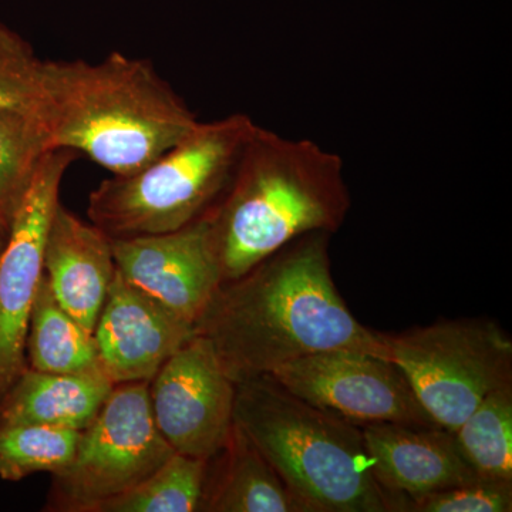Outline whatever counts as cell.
<instances>
[{
	"label": "cell",
	"mask_w": 512,
	"mask_h": 512,
	"mask_svg": "<svg viewBox=\"0 0 512 512\" xmlns=\"http://www.w3.org/2000/svg\"><path fill=\"white\" fill-rule=\"evenodd\" d=\"M330 234L312 232L225 282L195 326L235 383L328 350L389 359L384 333L350 312L333 282Z\"/></svg>",
	"instance_id": "cell-1"
},
{
	"label": "cell",
	"mask_w": 512,
	"mask_h": 512,
	"mask_svg": "<svg viewBox=\"0 0 512 512\" xmlns=\"http://www.w3.org/2000/svg\"><path fill=\"white\" fill-rule=\"evenodd\" d=\"M35 111L49 150L84 154L111 175L140 171L200 123L153 62L43 60Z\"/></svg>",
	"instance_id": "cell-2"
},
{
	"label": "cell",
	"mask_w": 512,
	"mask_h": 512,
	"mask_svg": "<svg viewBox=\"0 0 512 512\" xmlns=\"http://www.w3.org/2000/svg\"><path fill=\"white\" fill-rule=\"evenodd\" d=\"M349 210L338 154L256 124L227 190L204 215L222 284L303 235L335 234Z\"/></svg>",
	"instance_id": "cell-3"
},
{
	"label": "cell",
	"mask_w": 512,
	"mask_h": 512,
	"mask_svg": "<svg viewBox=\"0 0 512 512\" xmlns=\"http://www.w3.org/2000/svg\"><path fill=\"white\" fill-rule=\"evenodd\" d=\"M234 421L309 512H407L377 483L362 427L271 376L237 383Z\"/></svg>",
	"instance_id": "cell-4"
},
{
	"label": "cell",
	"mask_w": 512,
	"mask_h": 512,
	"mask_svg": "<svg viewBox=\"0 0 512 512\" xmlns=\"http://www.w3.org/2000/svg\"><path fill=\"white\" fill-rule=\"evenodd\" d=\"M255 126L244 113L200 121L147 167L101 181L87 217L111 239L165 234L200 220L227 190Z\"/></svg>",
	"instance_id": "cell-5"
},
{
	"label": "cell",
	"mask_w": 512,
	"mask_h": 512,
	"mask_svg": "<svg viewBox=\"0 0 512 512\" xmlns=\"http://www.w3.org/2000/svg\"><path fill=\"white\" fill-rule=\"evenodd\" d=\"M384 340L424 409L453 433L488 394L512 386V340L493 320H440Z\"/></svg>",
	"instance_id": "cell-6"
},
{
	"label": "cell",
	"mask_w": 512,
	"mask_h": 512,
	"mask_svg": "<svg viewBox=\"0 0 512 512\" xmlns=\"http://www.w3.org/2000/svg\"><path fill=\"white\" fill-rule=\"evenodd\" d=\"M174 454L151 413L148 382L116 384L80 434L72 463L53 476L50 507L92 512L146 480Z\"/></svg>",
	"instance_id": "cell-7"
},
{
	"label": "cell",
	"mask_w": 512,
	"mask_h": 512,
	"mask_svg": "<svg viewBox=\"0 0 512 512\" xmlns=\"http://www.w3.org/2000/svg\"><path fill=\"white\" fill-rule=\"evenodd\" d=\"M268 376L305 402L357 426L441 427L424 409L403 370L386 357L328 350L285 363Z\"/></svg>",
	"instance_id": "cell-8"
},
{
	"label": "cell",
	"mask_w": 512,
	"mask_h": 512,
	"mask_svg": "<svg viewBox=\"0 0 512 512\" xmlns=\"http://www.w3.org/2000/svg\"><path fill=\"white\" fill-rule=\"evenodd\" d=\"M79 154L49 150L37 168L0 254V399L28 367L26 338L42 276L50 222L67 168Z\"/></svg>",
	"instance_id": "cell-9"
},
{
	"label": "cell",
	"mask_w": 512,
	"mask_h": 512,
	"mask_svg": "<svg viewBox=\"0 0 512 512\" xmlns=\"http://www.w3.org/2000/svg\"><path fill=\"white\" fill-rule=\"evenodd\" d=\"M237 383L222 369L210 340L191 336L148 382L151 413L178 454L210 460L234 426Z\"/></svg>",
	"instance_id": "cell-10"
},
{
	"label": "cell",
	"mask_w": 512,
	"mask_h": 512,
	"mask_svg": "<svg viewBox=\"0 0 512 512\" xmlns=\"http://www.w3.org/2000/svg\"><path fill=\"white\" fill-rule=\"evenodd\" d=\"M113 255L127 282L194 329L222 285L205 217L165 234L113 239Z\"/></svg>",
	"instance_id": "cell-11"
},
{
	"label": "cell",
	"mask_w": 512,
	"mask_h": 512,
	"mask_svg": "<svg viewBox=\"0 0 512 512\" xmlns=\"http://www.w3.org/2000/svg\"><path fill=\"white\" fill-rule=\"evenodd\" d=\"M194 333V326L117 271L93 335L101 372L116 386L150 382Z\"/></svg>",
	"instance_id": "cell-12"
},
{
	"label": "cell",
	"mask_w": 512,
	"mask_h": 512,
	"mask_svg": "<svg viewBox=\"0 0 512 512\" xmlns=\"http://www.w3.org/2000/svg\"><path fill=\"white\" fill-rule=\"evenodd\" d=\"M362 427L373 474L387 493L410 501L477 480L453 431L444 427L377 423Z\"/></svg>",
	"instance_id": "cell-13"
},
{
	"label": "cell",
	"mask_w": 512,
	"mask_h": 512,
	"mask_svg": "<svg viewBox=\"0 0 512 512\" xmlns=\"http://www.w3.org/2000/svg\"><path fill=\"white\" fill-rule=\"evenodd\" d=\"M43 266L59 305L94 333L117 272L113 239L60 202L50 222Z\"/></svg>",
	"instance_id": "cell-14"
},
{
	"label": "cell",
	"mask_w": 512,
	"mask_h": 512,
	"mask_svg": "<svg viewBox=\"0 0 512 512\" xmlns=\"http://www.w3.org/2000/svg\"><path fill=\"white\" fill-rule=\"evenodd\" d=\"M204 512H309L234 421L224 447L208 460Z\"/></svg>",
	"instance_id": "cell-15"
},
{
	"label": "cell",
	"mask_w": 512,
	"mask_h": 512,
	"mask_svg": "<svg viewBox=\"0 0 512 512\" xmlns=\"http://www.w3.org/2000/svg\"><path fill=\"white\" fill-rule=\"evenodd\" d=\"M113 387L101 372L60 375L26 367L0 399V424L83 431L96 419Z\"/></svg>",
	"instance_id": "cell-16"
},
{
	"label": "cell",
	"mask_w": 512,
	"mask_h": 512,
	"mask_svg": "<svg viewBox=\"0 0 512 512\" xmlns=\"http://www.w3.org/2000/svg\"><path fill=\"white\" fill-rule=\"evenodd\" d=\"M26 360L30 369L39 372L60 375L101 372L93 333L59 305L45 274L30 313Z\"/></svg>",
	"instance_id": "cell-17"
},
{
	"label": "cell",
	"mask_w": 512,
	"mask_h": 512,
	"mask_svg": "<svg viewBox=\"0 0 512 512\" xmlns=\"http://www.w3.org/2000/svg\"><path fill=\"white\" fill-rule=\"evenodd\" d=\"M47 151L45 128L35 109L0 110V231L5 234Z\"/></svg>",
	"instance_id": "cell-18"
},
{
	"label": "cell",
	"mask_w": 512,
	"mask_h": 512,
	"mask_svg": "<svg viewBox=\"0 0 512 512\" xmlns=\"http://www.w3.org/2000/svg\"><path fill=\"white\" fill-rule=\"evenodd\" d=\"M454 437L478 478L512 481V386L488 394Z\"/></svg>",
	"instance_id": "cell-19"
},
{
	"label": "cell",
	"mask_w": 512,
	"mask_h": 512,
	"mask_svg": "<svg viewBox=\"0 0 512 512\" xmlns=\"http://www.w3.org/2000/svg\"><path fill=\"white\" fill-rule=\"evenodd\" d=\"M208 460L175 453L136 487L97 504L92 512H192L200 510Z\"/></svg>",
	"instance_id": "cell-20"
},
{
	"label": "cell",
	"mask_w": 512,
	"mask_h": 512,
	"mask_svg": "<svg viewBox=\"0 0 512 512\" xmlns=\"http://www.w3.org/2000/svg\"><path fill=\"white\" fill-rule=\"evenodd\" d=\"M82 431L0 424V478L20 481L36 473L55 474L72 463Z\"/></svg>",
	"instance_id": "cell-21"
},
{
	"label": "cell",
	"mask_w": 512,
	"mask_h": 512,
	"mask_svg": "<svg viewBox=\"0 0 512 512\" xmlns=\"http://www.w3.org/2000/svg\"><path fill=\"white\" fill-rule=\"evenodd\" d=\"M42 63L28 39L0 22V110L35 109Z\"/></svg>",
	"instance_id": "cell-22"
},
{
	"label": "cell",
	"mask_w": 512,
	"mask_h": 512,
	"mask_svg": "<svg viewBox=\"0 0 512 512\" xmlns=\"http://www.w3.org/2000/svg\"><path fill=\"white\" fill-rule=\"evenodd\" d=\"M512 481L477 480L413 498L407 512H510Z\"/></svg>",
	"instance_id": "cell-23"
},
{
	"label": "cell",
	"mask_w": 512,
	"mask_h": 512,
	"mask_svg": "<svg viewBox=\"0 0 512 512\" xmlns=\"http://www.w3.org/2000/svg\"><path fill=\"white\" fill-rule=\"evenodd\" d=\"M6 241H8V234L0 231V254H2L3 248H5Z\"/></svg>",
	"instance_id": "cell-24"
}]
</instances>
